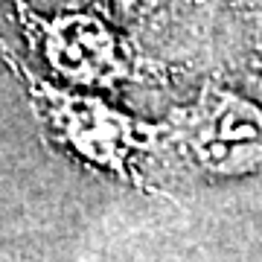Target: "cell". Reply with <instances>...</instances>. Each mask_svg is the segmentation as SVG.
I'll list each match as a JSON object with an SVG mask.
<instances>
[{
  "label": "cell",
  "instance_id": "7a4b0ae2",
  "mask_svg": "<svg viewBox=\"0 0 262 262\" xmlns=\"http://www.w3.org/2000/svg\"><path fill=\"white\" fill-rule=\"evenodd\" d=\"M15 18L29 47L73 88H120L143 79L131 47L94 12L38 15L24 0H15Z\"/></svg>",
  "mask_w": 262,
  "mask_h": 262
},
{
  "label": "cell",
  "instance_id": "277c9868",
  "mask_svg": "<svg viewBox=\"0 0 262 262\" xmlns=\"http://www.w3.org/2000/svg\"><path fill=\"white\" fill-rule=\"evenodd\" d=\"M102 3L114 18L128 20L131 24V20H140V18H146V15H151V12L158 9L160 0H102Z\"/></svg>",
  "mask_w": 262,
  "mask_h": 262
},
{
  "label": "cell",
  "instance_id": "6da1fadb",
  "mask_svg": "<svg viewBox=\"0 0 262 262\" xmlns=\"http://www.w3.org/2000/svg\"><path fill=\"white\" fill-rule=\"evenodd\" d=\"M0 58L20 79L38 120H44L47 131L70 155L117 178L140 184L137 158L172 131L169 122L151 125L122 114L120 108L108 105L94 94H84L76 88H58L44 76L32 73L20 58L12 56V50L3 41H0Z\"/></svg>",
  "mask_w": 262,
  "mask_h": 262
},
{
  "label": "cell",
  "instance_id": "3957f363",
  "mask_svg": "<svg viewBox=\"0 0 262 262\" xmlns=\"http://www.w3.org/2000/svg\"><path fill=\"white\" fill-rule=\"evenodd\" d=\"M184 149L207 172H251L259 163V108L225 88L207 84L198 105L181 114Z\"/></svg>",
  "mask_w": 262,
  "mask_h": 262
}]
</instances>
